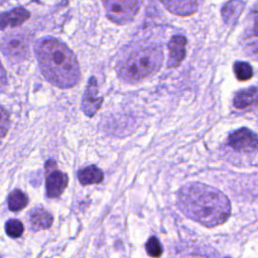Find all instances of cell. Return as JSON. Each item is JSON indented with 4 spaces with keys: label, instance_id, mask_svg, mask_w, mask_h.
I'll return each instance as SVG.
<instances>
[{
    "label": "cell",
    "instance_id": "cell-1",
    "mask_svg": "<svg viewBox=\"0 0 258 258\" xmlns=\"http://www.w3.org/2000/svg\"><path fill=\"white\" fill-rule=\"evenodd\" d=\"M177 206L186 217L207 227L223 224L231 213L230 202L222 191L200 182L188 183L179 190Z\"/></svg>",
    "mask_w": 258,
    "mask_h": 258
},
{
    "label": "cell",
    "instance_id": "cell-2",
    "mask_svg": "<svg viewBox=\"0 0 258 258\" xmlns=\"http://www.w3.org/2000/svg\"><path fill=\"white\" fill-rule=\"evenodd\" d=\"M34 50L40 71L48 82L61 89L78 84L80 67L67 44L53 37H44L36 41Z\"/></svg>",
    "mask_w": 258,
    "mask_h": 258
},
{
    "label": "cell",
    "instance_id": "cell-3",
    "mask_svg": "<svg viewBox=\"0 0 258 258\" xmlns=\"http://www.w3.org/2000/svg\"><path fill=\"white\" fill-rule=\"evenodd\" d=\"M163 54L160 46L150 45L134 50L119 69L126 81H140L155 73L161 66Z\"/></svg>",
    "mask_w": 258,
    "mask_h": 258
},
{
    "label": "cell",
    "instance_id": "cell-4",
    "mask_svg": "<svg viewBox=\"0 0 258 258\" xmlns=\"http://www.w3.org/2000/svg\"><path fill=\"white\" fill-rule=\"evenodd\" d=\"M103 4L110 20L117 24H126L134 18L141 2L135 0H110L105 1Z\"/></svg>",
    "mask_w": 258,
    "mask_h": 258
},
{
    "label": "cell",
    "instance_id": "cell-5",
    "mask_svg": "<svg viewBox=\"0 0 258 258\" xmlns=\"http://www.w3.org/2000/svg\"><path fill=\"white\" fill-rule=\"evenodd\" d=\"M0 48L11 62H19L27 56L28 39L22 33L12 32L2 38Z\"/></svg>",
    "mask_w": 258,
    "mask_h": 258
},
{
    "label": "cell",
    "instance_id": "cell-6",
    "mask_svg": "<svg viewBox=\"0 0 258 258\" xmlns=\"http://www.w3.org/2000/svg\"><path fill=\"white\" fill-rule=\"evenodd\" d=\"M45 184L49 198H58L68 184L67 174L57 169L56 162L52 159L45 163Z\"/></svg>",
    "mask_w": 258,
    "mask_h": 258
},
{
    "label": "cell",
    "instance_id": "cell-7",
    "mask_svg": "<svg viewBox=\"0 0 258 258\" xmlns=\"http://www.w3.org/2000/svg\"><path fill=\"white\" fill-rule=\"evenodd\" d=\"M228 144L237 151H250L258 147V136L248 128H240L228 137Z\"/></svg>",
    "mask_w": 258,
    "mask_h": 258
},
{
    "label": "cell",
    "instance_id": "cell-8",
    "mask_svg": "<svg viewBox=\"0 0 258 258\" xmlns=\"http://www.w3.org/2000/svg\"><path fill=\"white\" fill-rule=\"evenodd\" d=\"M103 102V98L98 96V85L95 77H91L87 86V89L84 93L83 101H82V109L84 113L92 117L101 107Z\"/></svg>",
    "mask_w": 258,
    "mask_h": 258
},
{
    "label": "cell",
    "instance_id": "cell-9",
    "mask_svg": "<svg viewBox=\"0 0 258 258\" xmlns=\"http://www.w3.org/2000/svg\"><path fill=\"white\" fill-rule=\"evenodd\" d=\"M186 38L182 35L173 36L168 42V67H177L185 56Z\"/></svg>",
    "mask_w": 258,
    "mask_h": 258
},
{
    "label": "cell",
    "instance_id": "cell-10",
    "mask_svg": "<svg viewBox=\"0 0 258 258\" xmlns=\"http://www.w3.org/2000/svg\"><path fill=\"white\" fill-rule=\"evenodd\" d=\"M30 17V13L23 7H16L10 11L0 13V29L21 25Z\"/></svg>",
    "mask_w": 258,
    "mask_h": 258
},
{
    "label": "cell",
    "instance_id": "cell-11",
    "mask_svg": "<svg viewBox=\"0 0 258 258\" xmlns=\"http://www.w3.org/2000/svg\"><path fill=\"white\" fill-rule=\"evenodd\" d=\"M53 218L51 214L41 208L34 209L29 215V224L34 231L47 229L51 226Z\"/></svg>",
    "mask_w": 258,
    "mask_h": 258
},
{
    "label": "cell",
    "instance_id": "cell-12",
    "mask_svg": "<svg viewBox=\"0 0 258 258\" xmlns=\"http://www.w3.org/2000/svg\"><path fill=\"white\" fill-rule=\"evenodd\" d=\"M162 4L172 13L187 16L198 10L199 3L197 1H162Z\"/></svg>",
    "mask_w": 258,
    "mask_h": 258
},
{
    "label": "cell",
    "instance_id": "cell-13",
    "mask_svg": "<svg viewBox=\"0 0 258 258\" xmlns=\"http://www.w3.org/2000/svg\"><path fill=\"white\" fill-rule=\"evenodd\" d=\"M244 6H245L244 1L227 2L222 8V15H223L224 21L228 24L235 23L238 20Z\"/></svg>",
    "mask_w": 258,
    "mask_h": 258
},
{
    "label": "cell",
    "instance_id": "cell-14",
    "mask_svg": "<svg viewBox=\"0 0 258 258\" xmlns=\"http://www.w3.org/2000/svg\"><path fill=\"white\" fill-rule=\"evenodd\" d=\"M78 177L82 184H93V183H99L103 180L104 174L100 168H98L96 165H90L87 166L81 170L78 171Z\"/></svg>",
    "mask_w": 258,
    "mask_h": 258
},
{
    "label": "cell",
    "instance_id": "cell-15",
    "mask_svg": "<svg viewBox=\"0 0 258 258\" xmlns=\"http://www.w3.org/2000/svg\"><path fill=\"white\" fill-rule=\"evenodd\" d=\"M258 99V93L255 88H249L238 92L233 100L234 106L238 109H243Z\"/></svg>",
    "mask_w": 258,
    "mask_h": 258
},
{
    "label": "cell",
    "instance_id": "cell-16",
    "mask_svg": "<svg viewBox=\"0 0 258 258\" xmlns=\"http://www.w3.org/2000/svg\"><path fill=\"white\" fill-rule=\"evenodd\" d=\"M28 199L20 189L13 190L8 197V208L12 212H18L27 206Z\"/></svg>",
    "mask_w": 258,
    "mask_h": 258
},
{
    "label": "cell",
    "instance_id": "cell-17",
    "mask_svg": "<svg viewBox=\"0 0 258 258\" xmlns=\"http://www.w3.org/2000/svg\"><path fill=\"white\" fill-rule=\"evenodd\" d=\"M234 73L239 81H247L252 78V67L246 61H236L234 63Z\"/></svg>",
    "mask_w": 258,
    "mask_h": 258
},
{
    "label": "cell",
    "instance_id": "cell-18",
    "mask_svg": "<svg viewBox=\"0 0 258 258\" xmlns=\"http://www.w3.org/2000/svg\"><path fill=\"white\" fill-rule=\"evenodd\" d=\"M5 231L6 234L11 238H19L22 236L24 227L23 224L16 219H11L6 222L5 224Z\"/></svg>",
    "mask_w": 258,
    "mask_h": 258
},
{
    "label": "cell",
    "instance_id": "cell-19",
    "mask_svg": "<svg viewBox=\"0 0 258 258\" xmlns=\"http://www.w3.org/2000/svg\"><path fill=\"white\" fill-rule=\"evenodd\" d=\"M146 252L151 257H159L162 254L160 242L155 237H150L146 243Z\"/></svg>",
    "mask_w": 258,
    "mask_h": 258
},
{
    "label": "cell",
    "instance_id": "cell-20",
    "mask_svg": "<svg viewBox=\"0 0 258 258\" xmlns=\"http://www.w3.org/2000/svg\"><path fill=\"white\" fill-rule=\"evenodd\" d=\"M9 128V114L0 105V142L5 137Z\"/></svg>",
    "mask_w": 258,
    "mask_h": 258
},
{
    "label": "cell",
    "instance_id": "cell-21",
    "mask_svg": "<svg viewBox=\"0 0 258 258\" xmlns=\"http://www.w3.org/2000/svg\"><path fill=\"white\" fill-rule=\"evenodd\" d=\"M7 87V75L4 67L0 61V93L3 92Z\"/></svg>",
    "mask_w": 258,
    "mask_h": 258
}]
</instances>
